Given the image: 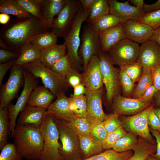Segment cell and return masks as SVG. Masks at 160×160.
I'll return each instance as SVG.
<instances>
[{
  "instance_id": "obj_15",
  "label": "cell",
  "mask_w": 160,
  "mask_h": 160,
  "mask_svg": "<svg viewBox=\"0 0 160 160\" xmlns=\"http://www.w3.org/2000/svg\"><path fill=\"white\" fill-rule=\"evenodd\" d=\"M113 113L120 115L136 114L151 105V103L142 101L138 99L116 95L112 101Z\"/></svg>"
},
{
  "instance_id": "obj_54",
  "label": "cell",
  "mask_w": 160,
  "mask_h": 160,
  "mask_svg": "<svg viewBox=\"0 0 160 160\" xmlns=\"http://www.w3.org/2000/svg\"><path fill=\"white\" fill-rule=\"evenodd\" d=\"M150 132L156 139V150L155 153L151 155L160 160V134L157 131L153 130L149 128Z\"/></svg>"
},
{
  "instance_id": "obj_1",
  "label": "cell",
  "mask_w": 160,
  "mask_h": 160,
  "mask_svg": "<svg viewBox=\"0 0 160 160\" xmlns=\"http://www.w3.org/2000/svg\"><path fill=\"white\" fill-rule=\"evenodd\" d=\"M46 22L33 16L25 19H13L0 30V46L1 48L19 55L36 35L47 31Z\"/></svg>"
},
{
  "instance_id": "obj_59",
  "label": "cell",
  "mask_w": 160,
  "mask_h": 160,
  "mask_svg": "<svg viewBox=\"0 0 160 160\" xmlns=\"http://www.w3.org/2000/svg\"><path fill=\"white\" fill-rule=\"evenodd\" d=\"M10 16L8 14L4 13L0 14V23L5 25L9 22Z\"/></svg>"
},
{
  "instance_id": "obj_47",
  "label": "cell",
  "mask_w": 160,
  "mask_h": 160,
  "mask_svg": "<svg viewBox=\"0 0 160 160\" xmlns=\"http://www.w3.org/2000/svg\"><path fill=\"white\" fill-rule=\"evenodd\" d=\"M139 21L156 29L160 27V9L145 13Z\"/></svg>"
},
{
  "instance_id": "obj_17",
  "label": "cell",
  "mask_w": 160,
  "mask_h": 160,
  "mask_svg": "<svg viewBox=\"0 0 160 160\" xmlns=\"http://www.w3.org/2000/svg\"><path fill=\"white\" fill-rule=\"evenodd\" d=\"M110 13L118 17L122 23L129 20L139 21L145 14L143 9L130 5L129 0L121 2L116 0H107Z\"/></svg>"
},
{
  "instance_id": "obj_44",
  "label": "cell",
  "mask_w": 160,
  "mask_h": 160,
  "mask_svg": "<svg viewBox=\"0 0 160 160\" xmlns=\"http://www.w3.org/2000/svg\"><path fill=\"white\" fill-rule=\"evenodd\" d=\"M71 68V63L66 54L55 63L50 68L55 72L65 78Z\"/></svg>"
},
{
  "instance_id": "obj_40",
  "label": "cell",
  "mask_w": 160,
  "mask_h": 160,
  "mask_svg": "<svg viewBox=\"0 0 160 160\" xmlns=\"http://www.w3.org/2000/svg\"><path fill=\"white\" fill-rule=\"evenodd\" d=\"M88 121L90 125V135L96 140L103 142L108 134L103 121L96 120Z\"/></svg>"
},
{
  "instance_id": "obj_4",
  "label": "cell",
  "mask_w": 160,
  "mask_h": 160,
  "mask_svg": "<svg viewBox=\"0 0 160 160\" xmlns=\"http://www.w3.org/2000/svg\"><path fill=\"white\" fill-rule=\"evenodd\" d=\"M89 12L84 10L81 5L76 14L69 31L63 38L66 46L67 54L72 68L77 70L81 68L82 63L79 53L81 44V29L83 22L88 17Z\"/></svg>"
},
{
  "instance_id": "obj_62",
  "label": "cell",
  "mask_w": 160,
  "mask_h": 160,
  "mask_svg": "<svg viewBox=\"0 0 160 160\" xmlns=\"http://www.w3.org/2000/svg\"><path fill=\"white\" fill-rule=\"evenodd\" d=\"M154 110L160 121V108H154ZM158 132L160 134V129Z\"/></svg>"
},
{
  "instance_id": "obj_24",
  "label": "cell",
  "mask_w": 160,
  "mask_h": 160,
  "mask_svg": "<svg viewBox=\"0 0 160 160\" xmlns=\"http://www.w3.org/2000/svg\"><path fill=\"white\" fill-rule=\"evenodd\" d=\"M67 53L65 43L56 44L41 50L40 61L45 66L51 68L52 66Z\"/></svg>"
},
{
  "instance_id": "obj_52",
  "label": "cell",
  "mask_w": 160,
  "mask_h": 160,
  "mask_svg": "<svg viewBox=\"0 0 160 160\" xmlns=\"http://www.w3.org/2000/svg\"><path fill=\"white\" fill-rule=\"evenodd\" d=\"M17 58L4 63H0V86L2 85L3 81L5 74L8 70L11 68L15 63Z\"/></svg>"
},
{
  "instance_id": "obj_45",
  "label": "cell",
  "mask_w": 160,
  "mask_h": 160,
  "mask_svg": "<svg viewBox=\"0 0 160 160\" xmlns=\"http://www.w3.org/2000/svg\"><path fill=\"white\" fill-rule=\"evenodd\" d=\"M120 68L127 74L134 83L138 81L143 72L142 66L137 62L133 64L121 67Z\"/></svg>"
},
{
  "instance_id": "obj_37",
  "label": "cell",
  "mask_w": 160,
  "mask_h": 160,
  "mask_svg": "<svg viewBox=\"0 0 160 160\" xmlns=\"http://www.w3.org/2000/svg\"><path fill=\"white\" fill-rule=\"evenodd\" d=\"M137 135L130 132H127L116 143L112 149L119 152L131 150L137 144Z\"/></svg>"
},
{
  "instance_id": "obj_22",
  "label": "cell",
  "mask_w": 160,
  "mask_h": 160,
  "mask_svg": "<svg viewBox=\"0 0 160 160\" xmlns=\"http://www.w3.org/2000/svg\"><path fill=\"white\" fill-rule=\"evenodd\" d=\"M56 97L47 110V113L53 118L67 122L75 117L70 109L69 97L63 94Z\"/></svg>"
},
{
  "instance_id": "obj_46",
  "label": "cell",
  "mask_w": 160,
  "mask_h": 160,
  "mask_svg": "<svg viewBox=\"0 0 160 160\" xmlns=\"http://www.w3.org/2000/svg\"><path fill=\"white\" fill-rule=\"evenodd\" d=\"M119 114L113 113L108 115L105 119L103 121L105 128L108 134L117 129L122 126L119 116Z\"/></svg>"
},
{
  "instance_id": "obj_8",
  "label": "cell",
  "mask_w": 160,
  "mask_h": 160,
  "mask_svg": "<svg viewBox=\"0 0 160 160\" xmlns=\"http://www.w3.org/2000/svg\"><path fill=\"white\" fill-rule=\"evenodd\" d=\"M140 49L138 44L125 38L111 48L108 53L113 64L121 67L136 63Z\"/></svg>"
},
{
  "instance_id": "obj_21",
  "label": "cell",
  "mask_w": 160,
  "mask_h": 160,
  "mask_svg": "<svg viewBox=\"0 0 160 160\" xmlns=\"http://www.w3.org/2000/svg\"><path fill=\"white\" fill-rule=\"evenodd\" d=\"M103 52L109 50L126 38L122 23L103 31L98 32Z\"/></svg>"
},
{
  "instance_id": "obj_39",
  "label": "cell",
  "mask_w": 160,
  "mask_h": 160,
  "mask_svg": "<svg viewBox=\"0 0 160 160\" xmlns=\"http://www.w3.org/2000/svg\"><path fill=\"white\" fill-rule=\"evenodd\" d=\"M26 12L33 16L43 20L41 7V0H15Z\"/></svg>"
},
{
  "instance_id": "obj_7",
  "label": "cell",
  "mask_w": 160,
  "mask_h": 160,
  "mask_svg": "<svg viewBox=\"0 0 160 160\" xmlns=\"http://www.w3.org/2000/svg\"><path fill=\"white\" fill-rule=\"evenodd\" d=\"M97 56L100 61L103 83L106 89L107 99L109 102L111 103L114 98L120 94L119 70L114 66L108 52L101 51Z\"/></svg>"
},
{
  "instance_id": "obj_56",
  "label": "cell",
  "mask_w": 160,
  "mask_h": 160,
  "mask_svg": "<svg viewBox=\"0 0 160 160\" xmlns=\"http://www.w3.org/2000/svg\"><path fill=\"white\" fill-rule=\"evenodd\" d=\"M73 88L74 89L73 93L72 94L73 96H79L85 95L86 88L83 83H80Z\"/></svg>"
},
{
  "instance_id": "obj_49",
  "label": "cell",
  "mask_w": 160,
  "mask_h": 160,
  "mask_svg": "<svg viewBox=\"0 0 160 160\" xmlns=\"http://www.w3.org/2000/svg\"><path fill=\"white\" fill-rule=\"evenodd\" d=\"M148 124L152 129L158 132L160 129V121L153 107L150 110L148 116Z\"/></svg>"
},
{
  "instance_id": "obj_25",
  "label": "cell",
  "mask_w": 160,
  "mask_h": 160,
  "mask_svg": "<svg viewBox=\"0 0 160 160\" xmlns=\"http://www.w3.org/2000/svg\"><path fill=\"white\" fill-rule=\"evenodd\" d=\"M68 0H41V7L43 20L49 28L52 27L54 19L61 10Z\"/></svg>"
},
{
  "instance_id": "obj_2",
  "label": "cell",
  "mask_w": 160,
  "mask_h": 160,
  "mask_svg": "<svg viewBox=\"0 0 160 160\" xmlns=\"http://www.w3.org/2000/svg\"><path fill=\"white\" fill-rule=\"evenodd\" d=\"M17 148L23 158L38 160L43 146V138L40 127L17 124L11 135Z\"/></svg>"
},
{
  "instance_id": "obj_10",
  "label": "cell",
  "mask_w": 160,
  "mask_h": 160,
  "mask_svg": "<svg viewBox=\"0 0 160 160\" xmlns=\"http://www.w3.org/2000/svg\"><path fill=\"white\" fill-rule=\"evenodd\" d=\"M24 84L23 89L16 103L11 102L7 106L10 122V135L13 132L16 126L18 116L27 104L31 95L38 86L37 78L30 73L23 69Z\"/></svg>"
},
{
  "instance_id": "obj_3",
  "label": "cell",
  "mask_w": 160,
  "mask_h": 160,
  "mask_svg": "<svg viewBox=\"0 0 160 160\" xmlns=\"http://www.w3.org/2000/svg\"><path fill=\"white\" fill-rule=\"evenodd\" d=\"M22 67L24 70L36 78H41L44 86L56 97L65 94L70 87L65 77L44 66L39 60L25 64Z\"/></svg>"
},
{
  "instance_id": "obj_20",
  "label": "cell",
  "mask_w": 160,
  "mask_h": 160,
  "mask_svg": "<svg viewBox=\"0 0 160 160\" xmlns=\"http://www.w3.org/2000/svg\"><path fill=\"white\" fill-rule=\"evenodd\" d=\"M47 114V109L27 104L19 115L17 124L40 127Z\"/></svg>"
},
{
  "instance_id": "obj_41",
  "label": "cell",
  "mask_w": 160,
  "mask_h": 160,
  "mask_svg": "<svg viewBox=\"0 0 160 160\" xmlns=\"http://www.w3.org/2000/svg\"><path fill=\"white\" fill-rule=\"evenodd\" d=\"M1 150L0 160H22L23 158L14 143H7Z\"/></svg>"
},
{
  "instance_id": "obj_18",
  "label": "cell",
  "mask_w": 160,
  "mask_h": 160,
  "mask_svg": "<svg viewBox=\"0 0 160 160\" xmlns=\"http://www.w3.org/2000/svg\"><path fill=\"white\" fill-rule=\"evenodd\" d=\"M102 89L93 90L86 88L85 95L87 103L86 118L89 120L103 121L108 115L104 112L102 104Z\"/></svg>"
},
{
  "instance_id": "obj_55",
  "label": "cell",
  "mask_w": 160,
  "mask_h": 160,
  "mask_svg": "<svg viewBox=\"0 0 160 160\" xmlns=\"http://www.w3.org/2000/svg\"><path fill=\"white\" fill-rule=\"evenodd\" d=\"M143 9L145 13L155 12L160 9V0L151 4H144Z\"/></svg>"
},
{
  "instance_id": "obj_48",
  "label": "cell",
  "mask_w": 160,
  "mask_h": 160,
  "mask_svg": "<svg viewBox=\"0 0 160 160\" xmlns=\"http://www.w3.org/2000/svg\"><path fill=\"white\" fill-rule=\"evenodd\" d=\"M66 80L70 87H74L82 83V74L79 73L77 70L71 68L65 76Z\"/></svg>"
},
{
  "instance_id": "obj_60",
  "label": "cell",
  "mask_w": 160,
  "mask_h": 160,
  "mask_svg": "<svg viewBox=\"0 0 160 160\" xmlns=\"http://www.w3.org/2000/svg\"><path fill=\"white\" fill-rule=\"evenodd\" d=\"M129 1L137 7L143 9L144 5L143 0H129Z\"/></svg>"
},
{
  "instance_id": "obj_6",
  "label": "cell",
  "mask_w": 160,
  "mask_h": 160,
  "mask_svg": "<svg viewBox=\"0 0 160 160\" xmlns=\"http://www.w3.org/2000/svg\"><path fill=\"white\" fill-rule=\"evenodd\" d=\"M53 119L59 132L61 142L59 151L64 160L83 159L78 136L70 127L66 121Z\"/></svg>"
},
{
  "instance_id": "obj_16",
  "label": "cell",
  "mask_w": 160,
  "mask_h": 160,
  "mask_svg": "<svg viewBox=\"0 0 160 160\" xmlns=\"http://www.w3.org/2000/svg\"><path fill=\"white\" fill-rule=\"evenodd\" d=\"M122 23L126 38L138 44L150 40L154 31L150 26L136 20H129Z\"/></svg>"
},
{
  "instance_id": "obj_11",
  "label": "cell",
  "mask_w": 160,
  "mask_h": 160,
  "mask_svg": "<svg viewBox=\"0 0 160 160\" xmlns=\"http://www.w3.org/2000/svg\"><path fill=\"white\" fill-rule=\"evenodd\" d=\"M101 51L98 32L92 24L88 23L83 28L79 51L82 61L84 71L92 58L94 55H97Z\"/></svg>"
},
{
  "instance_id": "obj_23",
  "label": "cell",
  "mask_w": 160,
  "mask_h": 160,
  "mask_svg": "<svg viewBox=\"0 0 160 160\" xmlns=\"http://www.w3.org/2000/svg\"><path fill=\"white\" fill-rule=\"evenodd\" d=\"M56 97L44 86H37L31 93L27 104L47 110Z\"/></svg>"
},
{
  "instance_id": "obj_36",
  "label": "cell",
  "mask_w": 160,
  "mask_h": 160,
  "mask_svg": "<svg viewBox=\"0 0 160 160\" xmlns=\"http://www.w3.org/2000/svg\"><path fill=\"white\" fill-rule=\"evenodd\" d=\"M152 71L143 70L142 75L132 94V98L138 99L150 87L153 85Z\"/></svg>"
},
{
  "instance_id": "obj_38",
  "label": "cell",
  "mask_w": 160,
  "mask_h": 160,
  "mask_svg": "<svg viewBox=\"0 0 160 160\" xmlns=\"http://www.w3.org/2000/svg\"><path fill=\"white\" fill-rule=\"evenodd\" d=\"M122 23L115 16L109 13L100 17L92 24L97 32L103 31Z\"/></svg>"
},
{
  "instance_id": "obj_12",
  "label": "cell",
  "mask_w": 160,
  "mask_h": 160,
  "mask_svg": "<svg viewBox=\"0 0 160 160\" xmlns=\"http://www.w3.org/2000/svg\"><path fill=\"white\" fill-rule=\"evenodd\" d=\"M23 71L22 66L15 63L11 67L7 80L0 87V107H7L17 97L24 80Z\"/></svg>"
},
{
  "instance_id": "obj_63",
  "label": "cell",
  "mask_w": 160,
  "mask_h": 160,
  "mask_svg": "<svg viewBox=\"0 0 160 160\" xmlns=\"http://www.w3.org/2000/svg\"><path fill=\"white\" fill-rule=\"evenodd\" d=\"M146 160H159L156 158L153 157L152 155H151L148 157Z\"/></svg>"
},
{
  "instance_id": "obj_28",
  "label": "cell",
  "mask_w": 160,
  "mask_h": 160,
  "mask_svg": "<svg viewBox=\"0 0 160 160\" xmlns=\"http://www.w3.org/2000/svg\"><path fill=\"white\" fill-rule=\"evenodd\" d=\"M0 12L15 16L19 19L33 16L25 11L15 0H0Z\"/></svg>"
},
{
  "instance_id": "obj_57",
  "label": "cell",
  "mask_w": 160,
  "mask_h": 160,
  "mask_svg": "<svg viewBox=\"0 0 160 160\" xmlns=\"http://www.w3.org/2000/svg\"><path fill=\"white\" fill-rule=\"evenodd\" d=\"M150 40L156 42L160 46V27L154 30Z\"/></svg>"
},
{
  "instance_id": "obj_43",
  "label": "cell",
  "mask_w": 160,
  "mask_h": 160,
  "mask_svg": "<svg viewBox=\"0 0 160 160\" xmlns=\"http://www.w3.org/2000/svg\"><path fill=\"white\" fill-rule=\"evenodd\" d=\"M119 77L124 96L128 97L132 94L134 91L135 83L127 74L121 69L119 71Z\"/></svg>"
},
{
  "instance_id": "obj_19",
  "label": "cell",
  "mask_w": 160,
  "mask_h": 160,
  "mask_svg": "<svg viewBox=\"0 0 160 160\" xmlns=\"http://www.w3.org/2000/svg\"><path fill=\"white\" fill-rule=\"evenodd\" d=\"M82 75V83L86 88L93 90L102 89L103 83L97 55L92 58Z\"/></svg>"
},
{
  "instance_id": "obj_33",
  "label": "cell",
  "mask_w": 160,
  "mask_h": 160,
  "mask_svg": "<svg viewBox=\"0 0 160 160\" xmlns=\"http://www.w3.org/2000/svg\"><path fill=\"white\" fill-rule=\"evenodd\" d=\"M57 36L52 31H45L34 36L30 43L41 49L47 48L57 44Z\"/></svg>"
},
{
  "instance_id": "obj_61",
  "label": "cell",
  "mask_w": 160,
  "mask_h": 160,
  "mask_svg": "<svg viewBox=\"0 0 160 160\" xmlns=\"http://www.w3.org/2000/svg\"><path fill=\"white\" fill-rule=\"evenodd\" d=\"M154 96L156 99V103L160 107V91L157 92Z\"/></svg>"
},
{
  "instance_id": "obj_9",
  "label": "cell",
  "mask_w": 160,
  "mask_h": 160,
  "mask_svg": "<svg viewBox=\"0 0 160 160\" xmlns=\"http://www.w3.org/2000/svg\"><path fill=\"white\" fill-rule=\"evenodd\" d=\"M154 107L152 104L142 111L132 116L120 115L119 118L122 126L129 132L142 137L151 143L156 145V140L150 133L148 124V116L151 109Z\"/></svg>"
},
{
  "instance_id": "obj_42",
  "label": "cell",
  "mask_w": 160,
  "mask_h": 160,
  "mask_svg": "<svg viewBox=\"0 0 160 160\" xmlns=\"http://www.w3.org/2000/svg\"><path fill=\"white\" fill-rule=\"evenodd\" d=\"M127 133L121 126L116 130L108 134L106 139L103 142V150H106L112 148L116 143Z\"/></svg>"
},
{
  "instance_id": "obj_5",
  "label": "cell",
  "mask_w": 160,
  "mask_h": 160,
  "mask_svg": "<svg viewBox=\"0 0 160 160\" xmlns=\"http://www.w3.org/2000/svg\"><path fill=\"white\" fill-rule=\"evenodd\" d=\"M43 138V148L38 160H64L59 149V132L53 117L47 113L40 127Z\"/></svg>"
},
{
  "instance_id": "obj_51",
  "label": "cell",
  "mask_w": 160,
  "mask_h": 160,
  "mask_svg": "<svg viewBox=\"0 0 160 160\" xmlns=\"http://www.w3.org/2000/svg\"><path fill=\"white\" fill-rule=\"evenodd\" d=\"M158 91L155 87L152 85L138 99L145 102L151 103L154 96Z\"/></svg>"
},
{
  "instance_id": "obj_14",
  "label": "cell",
  "mask_w": 160,
  "mask_h": 160,
  "mask_svg": "<svg viewBox=\"0 0 160 160\" xmlns=\"http://www.w3.org/2000/svg\"><path fill=\"white\" fill-rule=\"evenodd\" d=\"M143 70H152L160 64V46L156 41L149 40L140 46L137 60Z\"/></svg>"
},
{
  "instance_id": "obj_50",
  "label": "cell",
  "mask_w": 160,
  "mask_h": 160,
  "mask_svg": "<svg viewBox=\"0 0 160 160\" xmlns=\"http://www.w3.org/2000/svg\"><path fill=\"white\" fill-rule=\"evenodd\" d=\"M19 55L14 52L2 48L0 49V63H4L17 58Z\"/></svg>"
},
{
  "instance_id": "obj_13",
  "label": "cell",
  "mask_w": 160,
  "mask_h": 160,
  "mask_svg": "<svg viewBox=\"0 0 160 160\" xmlns=\"http://www.w3.org/2000/svg\"><path fill=\"white\" fill-rule=\"evenodd\" d=\"M81 6L80 0H68L54 20L52 31L64 38L69 31L77 12Z\"/></svg>"
},
{
  "instance_id": "obj_53",
  "label": "cell",
  "mask_w": 160,
  "mask_h": 160,
  "mask_svg": "<svg viewBox=\"0 0 160 160\" xmlns=\"http://www.w3.org/2000/svg\"><path fill=\"white\" fill-rule=\"evenodd\" d=\"M153 85L158 91H160V64L152 71Z\"/></svg>"
},
{
  "instance_id": "obj_32",
  "label": "cell",
  "mask_w": 160,
  "mask_h": 160,
  "mask_svg": "<svg viewBox=\"0 0 160 160\" xmlns=\"http://www.w3.org/2000/svg\"><path fill=\"white\" fill-rule=\"evenodd\" d=\"M70 108L76 117L86 118L87 103L85 95L74 96L71 95L69 97Z\"/></svg>"
},
{
  "instance_id": "obj_31",
  "label": "cell",
  "mask_w": 160,
  "mask_h": 160,
  "mask_svg": "<svg viewBox=\"0 0 160 160\" xmlns=\"http://www.w3.org/2000/svg\"><path fill=\"white\" fill-rule=\"evenodd\" d=\"M133 153L131 150L119 152L110 149L88 158L79 160H128Z\"/></svg>"
},
{
  "instance_id": "obj_35",
  "label": "cell",
  "mask_w": 160,
  "mask_h": 160,
  "mask_svg": "<svg viewBox=\"0 0 160 160\" xmlns=\"http://www.w3.org/2000/svg\"><path fill=\"white\" fill-rule=\"evenodd\" d=\"M10 122L7 107H0V150L7 143L10 135Z\"/></svg>"
},
{
  "instance_id": "obj_29",
  "label": "cell",
  "mask_w": 160,
  "mask_h": 160,
  "mask_svg": "<svg viewBox=\"0 0 160 160\" xmlns=\"http://www.w3.org/2000/svg\"><path fill=\"white\" fill-rule=\"evenodd\" d=\"M41 49L29 43L22 50L15 63L22 65L39 60L41 55Z\"/></svg>"
},
{
  "instance_id": "obj_27",
  "label": "cell",
  "mask_w": 160,
  "mask_h": 160,
  "mask_svg": "<svg viewBox=\"0 0 160 160\" xmlns=\"http://www.w3.org/2000/svg\"><path fill=\"white\" fill-rule=\"evenodd\" d=\"M83 159L99 154L103 151V142L95 139L90 135L79 137Z\"/></svg>"
},
{
  "instance_id": "obj_58",
  "label": "cell",
  "mask_w": 160,
  "mask_h": 160,
  "mask_svg": "<svg viewBox=\"0 0 160 160\" xmlns=\"http://www.w3.org/2000/svg\"><path fill=\"white\" fill-rule=\"evenodd\" d=\"M94 0H80L83 9L87 11H89Z\"/></svg>"
},
{
  "instance_id": "obj_26",
  "label": "cell",
  "mask_w": 160,
  "mask_h": 160,
  "mask_svg": "<svg viewBox=\"0 0 160 160\" xmlns=\"http://www.w3.org/2000/svg\"><path fill=\"white\" fill-rule=\"evenodd\" d=\"M156 145L139 136L137 144L132 149L133 153L128 160H146L149 156L155 153Z\"/></svg>"
},
{
  "instance_id": "obj_30",
  "label": "cell",
  "mask_w": 160,
  "mask_h": 160,
  "mask_svg": "<svg viewBox=\"0 0 160 160\" xmlns=\"http://www.w3.org/2000/svg\"><path fill=\"white\" fill-rule=\"evenodd\" d=\"M110 13V8L107 0H94L90 9L86 20L92 24L102 16Z\"/></svg>"
},
{
  "instance_id": "obj_34",
  "label": "cell",
  "mask_w": 160,
  "mask_h": 160,
  "mask_svg": "<svg viewBox=\"0 0 160 160\" xmlns=\"http://www.w3.org/2000/svg\"><path fill=\"white\" fill-rule=\"evenodd\" d=\"M66 122L78 137L90 135V124L86 118L75 116L68 121Z\"/></svg>"
}]
</instances>
